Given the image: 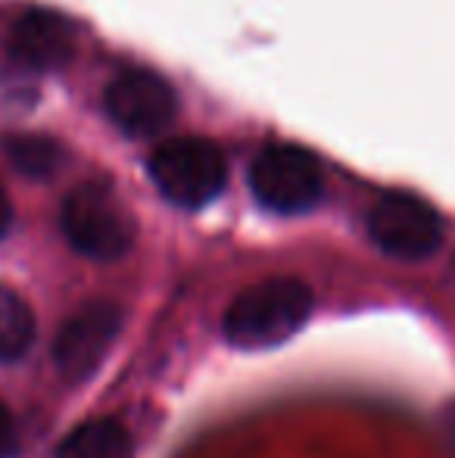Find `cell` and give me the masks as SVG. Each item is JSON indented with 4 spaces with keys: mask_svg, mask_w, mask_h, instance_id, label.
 <instances>
[{
    "mask_svg": "<svg viewBox=\"0 0 455 458\" xmlns=\"http://www.w3.org/2000/svg\"><path fill=\"white\" fill-rule=\"evenodd\" d=\"M16 446H19L16 421H13L10 409L0 403V458H13L16 455Z\"/></svg>",
    "mask_w": 455,
    "mask_h": 458,
    "instance_id": "cell-12",
    "label": "cell"
},
{
    "mask_svg": "<svg viewBox=\"0 0 455 458\" xmlns=\"http://www.w3.org/2000/svg\"><path fill=\"white\" fill-rule=\"evenodd\" d=\"M175 91L156 72H122L106 88V113L119 131L131 138H153L159 134L175 115Z\"/></svg>",
    "mask_w": 455,
    "mask_h": 458,
    "instance_id": "cell-7",
    "label": "cell"
},
{
    "mask_svg": "<svg viewBox=\"0 0 455 458\" xmlns=\"http://www.w3.org/2000/svg\"><path fill=\"white\" fill-rule=\"evenodd\" d=\"M66 241L81 256L113 262L134 243V218L104 184H81L66 197L60 212Z\"/></svg>",
    "mask_w": 455,
    "mask_h": 458,
    "instance_id": "cell-3",
    "label": "cell"
},
{
    "mask_svg": "<svg viewBox=\"0 0 455 458\" xmlns=\"http://www.w3.org/2000/svg\"><path fill=\"white\" fill-rule=\"evenodd\" d=\"M368 234L393 259H427L440 247V216L415 193H383L368 212Z\"/></svg>",
    "mask_w": 455,
    "mask_h": 458,
    "instance_id": "cell-5",
    "label": "cell"
},
{
    "mask_svg": "<svg viewBox=\"0 0 455 458\" xmlns=\"http://www.w3.org/2000/svg\"><path fill=\"white\" fill-rule=\"evenodd\" d=\"M253 197L278 216L309 212L324 193V175L309 150L293 144H268L249 165Z\"/></svg>",
    "mask_w": 455,
    "mask_h": 458,
    "instance_id": "cell-4",
    "label": "cell"
},
{
    "mask_svg": "<svg viewBox=\"0 0 455 458\" xmlns=\"http://www.w3.org/2000/svg\"><path fill=\"white\" fill-rule=\"evenodd\" d=\"M75 50V31L60 13L29 10L16 19L10 31V54L19 66L50 72L69 63Z\"/></svg>",
    "mask_w": 455,
    "mask_h": 458,
    "instance_id": "cell-8",
    "label": "cell"
},
{
    "mask_svg": "<svg viewBox=\"0 0 455 458\" xmlns=\"http://www.w3.org/2000/svg\"><path fill=\"white\" fill-rule=\"evenodd\" d=\"M150 178L169 203L200 209L225 191L228 163L213 140L178 138L150 157Z\"/></svg>",
    "mask_w": 455,
    "mask_h": 458,
    "instance_id": "cell-2",
    "label": "cell"
},
{
    "mask_svg": "<svg viewBox=\"0 0 455 458\" xmlns=\"http://www.w3.org/2000/svg\"><path fill=\"white\" fill-rule=\"evenodd\" d=\"M119 306L113 302H91L81 312H75L66 325L60 327L54 344V362L60 368L63 377L85 380L104 365L106 352L113 350L115 337L122 331Z\"/></svg>",
    "mask_w": 455,
    "mask_h": 458,
    "instance_id": "cell-6",
    "label": "cell"
},
{
    "mask_svg": "<svg viewBox=\"0 0 455 458\" xmlns=\"http://www.w3.org/2000/svg\"><path fill=\"white\" fill-rule=\"evenodd\" d=\"M10 157L16 163V169L22 175H31V178H47L56 172L63 159V150L56 140L50 138H38V134H29V138H13L10 140Z\"/></svg>",
    "mask_w": 455,
    "mask_h": 458,
    "instance_id": "cell-11",
    "label": "cell"
},
{
    "mask_svg": "<svg viewBox=\"0 0 455 458\" xmlns=\"http://www.w3.org/2000/svg\"><path fill=\"white\" fill-rule=\"evenodd\" d=\"M312 315V290L297 277H268L247 287L225 312V337L237 350H272Z\"/></svg>",
    "mask_w": 455,
    "mask_h": 458,
    "instance_id": "cell-1",
    "label": "cell"
},
{
    "mask_svg": "<svg viewBox=\"0 0 455 458\" xmlns=\"http://www.w3.org/2000/svg\"><path fill=\"white\" fill-rule=\"evenodd\" d=\"M56 458H131V437L119 421L94 418L63 440Z\"/></svg>",
    "mask_w": 455,
    "mask_h": 458,
    "instance_id": "cell-9",
    "label": "cell"
},
{
    "mask_svg": "<svg viewBox=\"0 0 455 458\" xmlns=\"http://www.w3.org/2000/svg\"><path fill=\"white\" fill-rule=\"evenodd\" d=\"M35 312L13 287L0 284V362H19L35 344Z\"/></svg>",
    "mask_w": 455,
    "mask_h": 458,
    "instance_id": "cell-10",
    "label": "cell"
},
{
    "mask_svg": "<svg viewBox=\"0 0 455 458\" xmlns=\"http://www.w3.org/2000/svg\"><path fill=\"white\" fill-rule=\"evenodd\" d=\"M10 225H13V206H10V197L4 193V187H0V241L6 237Z\"/></svg>",
    "mask_w": 455,
    "mask_h": 458,
    "instance_id": "cell-13",
    "label": "cell"
}]
</instances>
